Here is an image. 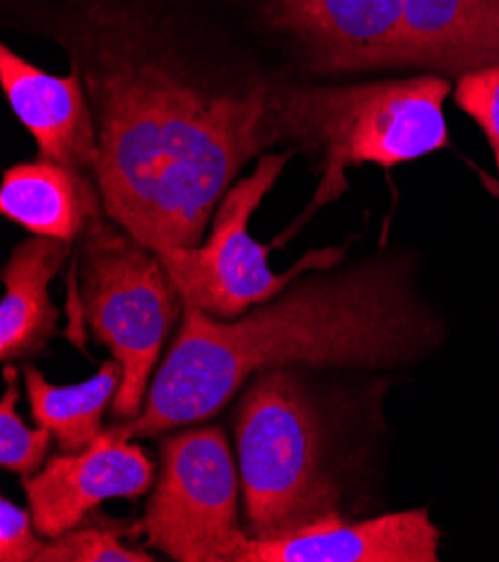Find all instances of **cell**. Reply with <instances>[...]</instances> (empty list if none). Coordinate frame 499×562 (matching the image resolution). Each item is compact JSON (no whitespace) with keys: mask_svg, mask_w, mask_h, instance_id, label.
Instances as JSON below:
<instances>
[{"mask_svg":"<svg viewBox=\"0 0 499 562\" xmlns=\"http://www.w3.org/2000/svg\"><path fill=\"white\" fill-rule=\"evenodd\" d=\"M443 341L446 323L417 290L408 256L316 269L229 321L184 305L141 413L110 430L139 439L204 424L269 368L401 370Z\"/></svg>","mask_w":499,"mask_h":562,"instance_id":"1","label":"cell"},{"mask_svg":"<svg viewBox=\"0 0 499 562\" xmlns=\"http://www.w3.org/2000/svg\"><path fill=\"white\" fill-rule=\"evenodd\" d=\"M79 70L97 122L103 211L155 254L200 247L245 164L285 142L283 81L208 86L120 41L94 45Z\"/></svg>","mask_w":499,"mask_h":562,"instance_id":"2","label":"cell"},{"mask_svg":"<svg viewBox=\"0 0 499 562\" xmlns=\"http://www.w3.org/2000/svg\"><path fill=\"white\" fill-rule=\"evenodd\" d=\"M320 77L415 70L462 77L499 64V0H262Z\"/></svg>","mask_w":499,"mask_h":562,"instance_id":"3","label":"cell"},{"mask_svg":"<svg viewBox=\"0 0 499 562\" xmlns=\"http://www.w3.org/2000/svg\"><path fill=\"white\" fill-rule=\"evenodd\" d=\"M341 432L337 413L305 368H269L251 376L234 408L251 538L283 536L343 514L352 469Z\"/></svg>","mask_w":499,"mask_h":562,"instance_id":"4","label":"cell"},{"mask_svg":"<svg viewBox=\"0 0 499 562\" xmlns=\"http://www.w3.org/2000/svg\"><path fill=\"white\" fill-rule=\"evenodd\" d=\"M449 77L415 75L345 86L281 83L285 142L314 150L320 164L316 193L303 213L311 217L348 189V168H395L451 146L443 101Z\"/></svg>","mask_w":499,"mask_h":562,"instance_id":"5","label":"cell"},{"mask_svg":"<svg viewBox=\"0 0 499 562\" xmlns=\"http://www.w3.org/2000/svg\"><path fill=\"white\" fill-rule=\"evenodd\" d=\"M83 314L99 346L122 366L115 419L141 413L184 301L155 251L105 213L79 238Z\"/></svg>","mask_w":499,"mask_h":562,"instance_id":"6","label":"cell"},{"mask_svg":"<svg viewBox=\"0 0 499 562\" xmlns=\"http://www.w3.org/2000/svg\"><path fill=\"white\" fill-rule=\"evenodd\" d=\"M240 491V467L222 426L166 435L141 518L148 547L178 562H240L251 538L238 518Z\"/></svg>","mask_w":499,"mask_h":562,"instance_id":"7","label":"cell"},{"mask_svg":"<svg viewBox=\"0 0 499 562\" xmlns=\"http://www.w3.org/2000/svg\"><path fill=\"white\" fill-rule=\"evenodd\" d=\"M292 155L294 150L262 155L256 171L238 180L222 198L211 220V232L200 247L157 254L184 305L229 321L279 296L303 271L334 267L343 260V249L309 251L285 273H275L269 267V247L249 234L251 215L285 171Z\"/></svg>","mask_w":499,"mask_h":562,"instance_id":"8","label":"cell"},{"mask_svg":"<svg viewBox=\"0 0 499 562\" xmlns=\"http://www.w3.org/2000/svg\"><path fill=\"white\" fill-rule=\"evenodd\" d=\"M155 484V467L144 446L105 428L79 453L52 456L23 477L38 536L57 538L88 520L107 499H139Z\"/></svg>","mask_w":499,"mask_h":562,"instance_id":"9","label":"cell"},{"mask_svg":"<svg viewBox=\"0 0 499 562\" xmlns=\"http://www.w3.org/2000/svg\"><path fill=\"white\" fill-rule=\"evenodd\" d=\"M439 544L428 509L367 520L334 514L283 536L249 538L240 562H436Z\"/></svg>","mask_w":499,"mask_h":562,"instance_id":"10","label":"cell"},{"mask_svg":"<svg viewBox=\"0 0 499 562\" xmlns=\"http://www.w3.org/2000/svg\"><path fill=\"white\" fill-rule=\"evenodd\" d=\"M0 86L14 115L36 139L41 157L94 173L99 161L97 122L77 66L68 77H57L3 45Z\"/></svg>","mask_w":499,"mask_h":562,"instance_id":"11","label":"cell"},{"mask_svg":"<svg viewBox=\"0 0 499 562\" xmlns=\"http://www.w3.org/2000/svg\"><path fill=\"white\" fill-rule=\"evenodd\" d=\"M79 168L38 157L8 168L0 187V211L32 236L77 243L103 211L97 182Z\"/></svg>","mask_w":499,"mask_h":562,"instance_id":"12","label":"cell"},{"mask_svg":"<svg viewBox=\"0 0 499 562\" xmlns=\"http://www.w3.org/2000/svg\"><path fill=\"white\" fill-rule=\"evenodd\" d=\"M70 247L34 236L10 254L0 273L5 285L0 303V359L5 366L36 357L57 334L59 307L49 296V283L61 271Z\"/></svg>","mask_w":499,"mask_h":562,"instance_id":"13","label":"cell"},{"mask_svg":"<svg viewBox=\"0 0 499 562\" xmlns=\"http://www.w3.org/2000/svg\"><path fill=\"white\" fill-rule=\"evenodd\" d=\"M23 372L32 417L54 435L61 451L79 453L105 430L103 413L122 385V366L115 359L77 385H52L32 363H25Z\"/></svg>","mask_w":499,"mask_h":562,"instance_id":"14","label":"cell"},{"mask_svg":"<svg viewBox=\"0 0 499 562\" xmlns=\"http://www.w3.org/2000/svg\"><path fill=\"white\" fill-rule=\"evenodd\" d=\"M8 390L0 402V467L5 471L30 477L38 473L47 460L54 435L43 428H30L19 415V372L14 363L5 366Z\"/></svg>","mask_w":499,"mask_h":562,"instance_id":"15","label":"cell"},{"mask_svg":"<svg viewBox=\"0 0 499 562\" xmlns=\"http://www.w3.org/2000/svg\"><path fill=\"white\" fill-rule=\"evenodd\" d=\"M148 551L126 547L117 527L79 525L45 542L36 562H155Z\"/></svg>","mask_w":499,"mask_h":562,"instance_id":"16","label":"cell"},{"mask_svg":"<svg viewBox=\"0 0 499 562\" xmlns=\"http://www.w3.org/2000/svg\"><path fill=\"white\" fill-rule=\"evenodd\" d=\"M453 99L457 108L481 128L492 153L499 182V64L457 77Z\"/></svg>","mask_w":499,"mask_h":562,"instance_id":"17","label":"cell"},{"mask_svg":"<svg viewBox=\"0 0 499 562\" xmlns=\"http://www.w3.org/2000/svg\"><path fill=\"white\" fill-rule=\"evenodd\" d=\"M45 538L38 536L30 509L16 507L14 502H0V560L3 562H36Z\"/></svg>","mask_w":499,"mask_h":562,"instance_id":"18","label":"cell"}]
</instances>
